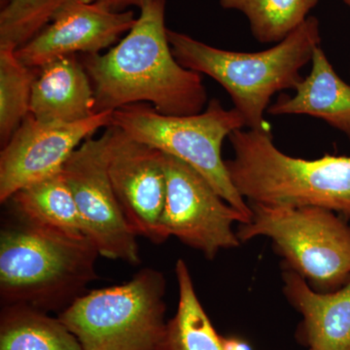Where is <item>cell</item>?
I'll use <instances>...</instances> for the list:
<instances>
[{
	"mask_svg": "<svg viewBox=\"0 0 350 350\" xmlns=\"http://www.w3.org/2000/svg\"><path fill=\"white\" fill-rule=\"evenodd\" d=\"M234 159L225 161L234 188L247 204L319 206L350 218V156L294 158L273 144L269 128L229 135Z\"/></svg>",
	"mask_w": 350,
	"mask_h": 350,
	"instance_id": "obj_4",
	"label": "cell"
},
{
	"mask_svg": "<svg viewBox=\"0 0 350 350\" xmlns=\"http://www.w3.org/2000/svg\"><path fill=\"white\" fill-rule=\"evenodd\" d=\"M224 350H252L250 345L238 338H222Z\"/></svg>",
	"mask_w": 350,
	"mask_h": 350,
	"instance_id": "obj_23",
	"label": "cell"
},
{
	"mask_svg": "<svg viewBox=\"0 0 350 350\" xmlns=\"http://www.w3.org/2000/svg\"><path fill=\"white\" fill-rule=\"evenodd\" d=\"M111 126L188 163L222 199L250 221V204L234 188L222 159L225 138L245 126L234 108L226 109L220 101L211 100L199 114L169 116L148 103H137L113 111Z\"/></svg>",
	"mask_w": 350,
	"mask_h": 350,
	"instance_id": "obj_6",
	"label": "cell"
},
{
	"mask_svg": "<svg viewBox=\"0 0 350 350\" xmlns=\"http://www.w3.org/2000/svg\"><path fill=\"white\" fill-rule=\"evenodd\" d=\"M86 1L94 2V3L107 7L110 10L122 12V11H125L128 7H138L140 9L150 0H86Z\"/></svg>",
	"mask_w": 350,
	"mask_h": 350,
	"instance_id": "obj_22",
	"label": "cell"
},
{
	"mask_svg": "<svg viewBox=\"0 0 350 350\" xmlns=\"http://www.w3.org/2000/svg\"><path fill=\"white\" fill-rule=\"evenodd\" d=\"M319 0H220L225 9L241 11L261 43H280L308 18Z\"/></svg>",
	"mask_w": 350,
	"mask_h": 350,
	"instance_id": "obj_19",
	"label": "cell"
},
{
	"mask_svg": "<svg viewBox=\"0 0 350 350\" xmlns=\"http://www.w3.org/2000/svg\"><path fill=\"white\" fill-rule=\"evenodd\" d=\"M105 133L108 175L129 225L137 237L163 243L159 229L167 196L163 152L117 126H108Z\"/></svg>",
	"mask_w": 350,
	"mask_h": 350,
	"instance_id": "obj_11",
	"label": "cell"
},
{
	"mask_svg": "<svg viewBox=\"0 0 350 350\" xmlns=\"http://www.w3.org/2000/svg\"><path fill=\"white\" fill-rule=\"evenodd\" d=\"M312 64V71L295 88L294 96L280 94L267 112L323 120L350 140V85L337 75L321 47L315 50Z\"/></svg>",
	"mask_w": 350,
	"mask_h": 350,
	"instance_id": "obj_15",
	"label": "cell"
},
{
	"mask_svg": "<svg viewBox=\"0 0 350 350\" xmlns=\"http://www.w3.org/2000/svg\"><path fill=\"white\" fill-rule=\"evenodd\" d=\"M175 59L184 68L206 75L231 96L250 130L268 128L264 119L273 94L294 89L301 68L320 47L319 20L308 17L275 47L256 53L218 49L185 33L167 29Z\"/></svg>",
	"mask_w": 350,
	"mask_h": 350,
	"instance_id": "obj_3",
	"label": "cell"
},
{
	"mask_svg": "<svg viewBox=\"0 0 350 350\" xmlns=\"http://www.w3.org/2000/svg\"><path fill=\"white\" fill-rule=\"evenodd\" d=\"M135 21L133 11L116 12L94 2L69 0L49 25L16 53L23 64L36 69L77 53L100 54L130 31Z\"/></svg>",
	"mask_w": 350,
	"mask_h": 350,
	"instance_id": "obj_12",
	"label": "cell"
},
{
	"mask_svg": "<svg viewBox=\"0 0 350 350\" xmlns=\"http://www.w3.org/2000/svg\"><path fill=\"white\" fill-rule=\"evenodd\" d=\"M96 114L93 85L75 56L57 57L38 68L31 115L42 122L75 123Z\"/></svg>",
	"mask_w": 350,
	"mask_h": 350,
	"instance_id": "obj_14",
	"label": "cell"
},
{
	"mask_svg": "<svg viewBox=\"0 0 350 350\" xmlns=\"http://www.w3.org/2000/svg\"><path fill=\"white\" fill-rule=\"evenodd\" d=\"M165 280L145 268L128 282L86 292L57 319L83 350H162Z\"/></svg>",
	"mask_w": 350,
	"mask_h": 350,
	"instance_id": "obj_5",
	"label": "cell"
},
{
	"mask_svg": "<svg viewBox=\"0 0 350 350\" xmlns=\"http://www.w3.org/2000/svg\"><path fill=\"white\" fill-rule=\"evenodd\" d=\"M15 49L0 47V140L9 142L31 114L32 87L38 69L20 61Z\"/></svg>",
	"mask_w": 350,
	"mask_h": 350,
	"instance_id": "obj_20",
	"label": "cell"
},
{
	"mask_svg": "<svg viewBox=\"0 0 350 350\" xmlns=\"http://www.w3.org/2000/svg\"><path fill=\"white\" fill-rule=\"evenodd\" d=\"M283 282L287 300L303 317L301 335L308 350H350V282L322 293L285 268Z\"/></svg>",
	"mask_w": 350,
	"mask_h": 350,
	"instance_id": "obj_13",
	"label": "cell"
},
{
	"mask_svg": "<svg viewBox=\"0 0 350 350\" xmlns=\"http://www.w3.org/2000/svg\"><path fill=\"white\" fill-rule=\"evenodd\" d=\"M113 111L75 123L42 122L29 114L0 153V202L31 184L59 174L76 149L100 129L111 126Z\"/></svg>",
	"mask_w": 350,
	"mask_h": 350,
	"instance_id": "obj_10",
	"label": "cell"
},
{
	"mask_svg": "<svg viewBox=\"0 0 350 350\" xmlns=\"http://www.w3.org/2000/svg\"><path fill=\"white\" fill-rule=\"evenodd\" d=\"M75 197L83 232L101 257L137 266V236L131 230L115 195L107 170V135L89 137L64 165Z\"/></svg>",
	"mask_w": 350,
	"mask_h": 350,
	"instance_id": "obj_9",
	"label": "cell"
},
{
	"mask_svg": "<svg viewBox=\"0 0 350 350\" xmlns=\"http://www.w3.org/2000/svg\"><path fill=\"white\" fill-rule=\"evenodd\" d=\"M167 196L159 229L165 241L170 237L214 259L221 250L241 244L232 231L234 223L250 219L228 204L188 163L163 153Z\"/></svg>",
	"mask_w": 350,
	"mask_h": 350,
	"instance_id": "obj_8",
	"label": "cell"
},
{
	"mask_svg": "<svg viewBox=\"0 0 350 350\" xmlns=\"http://www.w3.org/2000/svg\"><path fill=\"white\" fill-rule=\"evenodd\" d=\"M344 1L350 7V0H344Z\"/></svg>",
	"mask_w": 350,
	"mask_h": 350,
	"instance_id": "obj_24",
	"label": "cell"
},
{
	"mask_svg": "<svg viewBox=\"0 0 350 350\" xmlns=\"http://www.w3.org/2000/svg\"><path fill=\"white\" fill-rule=\"evenodd\" d=\"M250 221L241 224V243L257 237L273 241L285 268L327 293L350 282V226L340 214L319 206H269L248 204Z\"/></svg>",
	"mask_w": 350,
	"mask_h": 350,
	"instance_id": "obj_7",
	"label": "cell"
},
{
	"mask_svg": "<svg viewBox=\"0 0 350 350\" xmlns=\"http://www.w3.org/2000/svg\"><path fill=\"white\" fill-rule=\"evenodd\" d=\"M165 0H150L128 34L105 54L85 55L96 112L148 103L161 114L189 116L207 105L202 76L175 59L165 25Z\"/></svg>",
	"mask_w": 350,
	"mask_h": 350,
	"instance_id": "obj_1",
	"label": "cell"
},
{
	"mask_svg": "<svg viewBox=\"0 0 350 350\" xmlns=\"http://www.w3.org/2000/svg\"><path fill=\"white\" fill-rule=\"evenodd\" d=\"M179 301L176 313L167 322L162 350H224L222 337L211 323L196 293L187 264L175 265Z\"/></svg>",
	"mask_w": 350,
	"mask_h": 350,
	"instance_id": "obj_18",
	"label": "cell"
},
{
	"mask_svg": "<svg viewBox=\"0 0 350 350\" xmlns=\"http://www.w3.org/2000/svg\"><path fill=\"white\" fill-rule=\"evenodd\" d=\"M69 0H6L0 12V47L17 50L52 22Z\"/></svg>",
	"mask_w": 350,
	"mask_h": 350,
	"instance_id": "obj_21",
	"label": "cell"
},
{
	"mask_svg": "<svg viewBox=\"0 0 350 350\" xmlns=\"http://www.w3.org/2000/svg\"><path fill=\"white\" fill-rule=\"evenodd\" d=\"M17 218L0 232L2 306L62 312L98 278L96 262L100 253L86 237L70 236Z\"/></svg>",
	"mask_w": 350,
	"mask_h": 350,
	"instance_id": "obj_2",
	"label": "cell"
},
{
	"mask_svg": "<svg viewBox=\"0 0 350 350\" xmlns=\"http://www.w3.org/2000/svg\"><path fill=\"white\" fill-rule=\"evenodd\" d=\"M0 350H83L59 319L24 305L2 306Z\"/></svg>",
	"mask_w": 350,
	"mask_h": 350,
	"instance_id": "obj_17",
	"label": "cell"
},
{
	"mask_svg": "<svg viewBox=\"0 0 350 350\" xmlns=\"http://www.w3.org/2000/svg\"><path fill=\"white\" fill-rule=\"evenodd\" d=\"M8 202L17 216L27 222L70 236L86 237L63 170L21 189Z\"/></svg>",
	"mask_w": 350,
	"mask_h": 350,
	"instance_id": "obj_16",
	"label": "cell"
}]
</instances>
